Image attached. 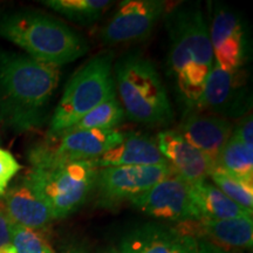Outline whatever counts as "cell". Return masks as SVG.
Here are the masks:
<instances>
[{"mask_svg":"<svg viewBox=\"0 0 253 253\" xmlns=\"http://www.w3.org/2000/svg\"><path fill=\"white\" fill-rule=\"evenodd\" d=\"M59 81L56 66L0 49V121L15 132L41 128Z\"/></svg>","mask_w":253,"mask_h":253,"instance_id":"obj_1","label":"cell"},{"mask_svg":"<svg viewBox=\"0 0 253 253\" xmlns=\"http://www.w3.org/2000/svg\"><path fill=\"white\" fill-rule=\"evenodd\" d=\"M163 17L169 37L168 73L185 112L195 110L214 65L209 25L199 2H181Z\"/></svg>","mask_w":253,"mask_h":253,"instance_id":"obj_2","label":"cell"},{"mask_svg":"<svg viewBox=\"0 0 253 253\" xmlns=\"http://www.w3.org/2000/svg\"><path fill=\"white\" fill-rule=\"evenodd\" d=\"M0 37L32 59L59 68L89 50L86 38L60 19L36 9L0 12Z\"/></svg>","mask_w":253,"mask_h":253,"instance_id":"obj_3","label":"cell"},{"mask_svg":"<svg viewBox=\"0 0 253 253\" xmlns=\"http://www.w3.org/2000/svg\"><path fill=\"white\" fill-rule=\"evenodd\" d=\"M116 96L126 116L147 126H169L173 110L162 79L150 59L128 53L113 65Z\"/></svg>","mask_w":253,"mask_h":253,"instance_id":"obj_4","label":"cell"},{"mask_svg":"<svg viewBox=\"0 0 253 253\" xmlns=\"http://www.w3.org/2000/svg\"><path fill=\"white\" fill-rule=\"evenodd\" d=\"M113 53L104 50L82 65L69 79L49 120L47 136L67 131L86 114L115 94Z\"/></svg>","mask_w":253,"mask_h":253,"instance_id":"obj_5","label":"cell"},{"mask_svg":"<svg viewBox=\"0 0 253 253\" xmlns=\"http://www.w3.org/2000/svg\"><path fill=\"white\" fill-rule=\"evenodd\" d=\"M99 168L93 161L32 167L26 179L52 211L54 219L71 216L94 191Z\"/></svg>","mask_w":253,"mask_h":253,"instance_id":"obj_6","label":"cell"},{"mask_svg":"<svg viewBox=\"0 0 253 253\" xmlns=\"http://www.w3.org/2000/svg\"><path fill=\"white\" fill-rule=\"evenodd\" d=\"M123 137L125 134L119 129L67 130L47 136L45 142L33 145L28 151V161L34 168L93 161L121 143Z\"/></svg>","mask_w":253,"mask_h":253,"instance_id":"obj_7","label":"cell"},{"mask_svg":"<svg viewBox=\"0 0 253 253\" xmlns=\"http://www.w3.org/2000/svg\"><path fill=\"white\" fill-rule=\"evenodd\" d=\"M209 36L214 63L225 72L244 68L251 54L248 24L237 9L213 2Z\"/></svg>","mask_w":253,"mask_h":253,"instance_id":"obj_8","label":"cell"},{"mask_svg":"<svg viewBox=\"0 0 253 253\" xmlns=\"http://www.w3.org/2000/svg\"><path fill=\"white\" fill-rule=\"evenodd\" d=\"M251 104L252 95L246 69L225 72L214 63L195 110L231 121L245 116Z\"/></svg>","mask_w":253,"mask_h":253,"instance_id":"obj_9","label":"cell"},{"mask_svg":"<svg viewBox=\"0 0 253 253\" xmlns=\"http://www.w3.org/2000/svg\"><path fill=\"white\" fill-rule=\"evenodd\" d=\"M173 173L169 164L100 168L95 192L104 207L137 197Z\"/></svg>","mask_w":253,"mask_h":253,"instance_id":"obj_10","label":"cell"},{"mask_svg":"<svg viewBox=\"0 0 253 253\" xmlns=\"http://www.w3.org/2000/svg\"><path fill=\"white\" fill-rule=\"evenodd\" d=\"M163 0L121 1L101 30L104 46H118L147 39L167 11Z\"/></svg>","mask_w":253,"mask_h":253,"instance_id":"obj_11","label":"cell"},{"mask_svg":"<svg viewBox=\"0 0 253 253\" xmlns=\"http://www.w3.org/2000/svg\"><path fill=\"white\" fill-rule=\"evenodd\" d=\"M129 202L147 216L176 225L201 219L192 201L190 184L175 172Z\"/></svg>","mask_w":253,"mask_h":253,"instance_id":"obj_12","label":"cell"},{"mask_svg":"<svg viewBox=\"0 0 253 253\" xmlns=\"http://www.w3.org/2000/svg\"><path fill=\"white\" fill-rule=\"evenodd\" d=\"M119 250L121 253H198L192 237L160 223H145L128 231Z\"/></svg>","mask_w":253,"mask_h":253,"instance_id":"obj_13","label":"cell"},{"mask_svg":"<svg viewBox=\"0 0 253 253\" xmlns=\"http://www.w3.org/2000/svg\"><path fill=\"white\" fill-rule=\"evenodd\" d=\"M233 126L235 125L229 120L190 110L184 113L177 131L216 168L220 153L232 136Z\"/></svg>","mask_w":253,"mask_h":253,"instance_id":"obj_14","label":"cell"},{"mask_svg":"<svg viewBox=\"0 0 253 253\" xmlns=\"http://www.w3.org/2000/svg\"><path fill=\"white\" fill-rule=\"evenodd\" d=\"M156 143L173 172L189 184L208 181L213 166L205 155L190 144L173 129H164L157 134Z\"/></svg>","mask_w":253,"mask_h":253,"instance_id":"obj_15","label":"cell"},{"mask_svg":"<svg viewBox=\"0 0 253 253\" xmlns=\"http://www.w3.org/2000/svg\"><path fill=\"white\" fill-rule=\"evenodd\" d=\"M2 209L11 223L42 232L54 219L52 211L26 177L6 190Z\"/></svg>","mask_w":253,"mask_h":253,"instance_id":"obj_16","label":"cell"},{"mask_svg":"<svg viewBox=\"0 0 253 253\" xmlns=\"http://www.w3.org/2000/svg\"><path fill=\"white\" fill-rule=\"evenodd\" d=\"M175 229L192 238L202 237L232 251L249 250L253 244V221L249 217L190 220L177 224Z\"/></svg>","mask_w":253,"mask_h":253,"instance_id":"obj_17","label":"cell"},{"mask_svg":"<svg viewBox=\"0 0 253 253\" xmlns=\"http://www.w3.org/2000/svg\"><path fill=\"white\" fill-rule=\"evenodd\" d=\"M97 168L162 166L169 164L158 149L156 140L141 132H126L122 142L94 160Z\"/></svg>","mask_w":253,"mask_h":253,"instance_id":"obj_18","label":"cell"},{"mask_svg":"<svg viewBox=\"0 0 253 253\" xmlns=\"http://www.w3.org/2000/svg\"><path fill=\"white\" fill-rule=\"evenodd\" d=\"M192 201L197 208L201 219H231L252 218V212L239 207L223 194L212 183L203 181L190 184Z\"/></svg>","mask_w":253,"mask_h":253,"instance_id":"obj_19","label":"cell"},{"mask_svg":"<svg viewBox=\"0 0 253 253\" xmlns=\"http://www.w3.org/2000/svg\"><path fill=\"white\" fill-rule=\"evenodd\" d=\"M41 2L79 25H93L99 21L113 4L109 0H43Z\"/></svg>","mask_w":253,"mask_h":253,"instance_id":"obj_20","label":"cell"},{"mask_svg":"<svg viewBox=\"0 0 253 253\" xmlns=\"http://www.w3.org/2000/svg\"><path fill=\"white\" fill-rule=\"evenodd\" d=\"M217 167L240 181L253 185V145L231 137L219 155Z\"/></svg>","mask_w":253,"mask_h":253,"instance_id":"obj_21","label":"cell"},{"mask_svg":"<svg viewBox=\"0 0 253 253\" xmlns=\"http://www.w3.org/2000/svg\"><path fill=\"white\" fill-rule=\"evenodd\" d=\"M126 114L116 93L91 109L68 130H110L125 121ZM65 132V131H63Z\"/></svg>","mask_w":253,"mask_h":253,"instance_id":"obj_22","label":"cell"},{"mask_svg":"<svg viewBox=\"0 0 253 253\" xmlns=\"http://www.w3.org/2000/svg\"><path fill=\"white\" fill-rule=\"evenodd\" d=\"M210 178L212 179V184L227 196L231 201L235 202L239 207H242L249 212L253 210V185L240 181L236 177L220 169L219 167L213 168L210 173Z\"/></svg>","mask_w":253,"mask_h":253,"instance_id":"obj_23","label":"cell"},{"mask_svg":"<svg viewBox=\"0 0 253 253\" xmlns=\"http://www.w3.org/2000/svg\"><path fill=\"white\" fill-rule=\"evenodd\" d=\"M11 240L17 253H56L42 232L11 223Z\"/></svg>","mask_w":253,"mask_h":253,"instance_id":"obj_24","label":"cell"},{"mask_svg":"<svg viewBox=\"0 0 253 253\" xmlns=\"http://www.w3.org/2000/svg\"><path fill=\"white\" fill-rule=\"evenodd\" d=\"M21 167L13 155L8 150L0 148V198L8 189L9 183L20 171Z\"/></svg>","mask_w":253,"mask_h":253,"instance_id":"obj_25","label":"cell"},{"mask_svg":"<svg viewBox=\"0 0 253 253\" xmlns=\"http://www.w3.org/2000/svg\"><path fill=\"white\" fill-rule=\"evenodd\" d=\"M232 138L238 140L242 143H245L248 145H253V119L251 114H246L237 125L233 126L232 131Z\"/></svg>","mask_w":253,"mask_h":253,"instance_id":"obj_26","label":"cell"},{"mask_svg":"<svg viewBox=\"0 0 253 253\" xmlns=\"http://www.w3.org/2000/svg\"><path fill=\"white\" fill-rule=\"evenodd\" d=\"M0 253H17L11 240V221L0 207Z\"/></svg>","mask_w":253,"mask_h":253,"instance_id":"obj_27","label":"cell"},{"mask_svg":"<svg viewBox=\"0 0 253 253\" xmlns=\"http://www.w3.org/2000/svg\"><path fill=\"white\" fill-rule=\"evenodd\" d=\"M196 240V244H197V251L198 253H233L236 251H232V250L225 249L223 246H219L214 243L210 242L209 239L202 238V237H198V238H194Z\"/></svg>","mask_w":253,"mask_h":253,"instance_id":"obj_28","label":"cell"},{"mask_svg":"<svg viewBox=\"0 0 253 253\" xmlns=\"http://www.w3.org/2000/svg\"><path fill=\"white\" fill-rule=\"evenodd\" d=\"M101 253H121V252H120L119 249L108 248V249H106V250H104V251H102Z\"/></svg>","mask_w":253,"mask_h":253,"instance_id":"obj_29","label":"cell"},{"mask_svg":"<svg viewBox=\"0 0 253 253\" xmlns=\"http://www.w3.org/2000/svg\"><path fill=\"white\" fill-rule=\"evenodd\" d=\"M66 253H86L84 251H82V250H69L68 252H66Z\"/></svg>","mask_w":253,"mask_h":253,"instance_id":"obj_30","label":"cell"}]
</instances>
